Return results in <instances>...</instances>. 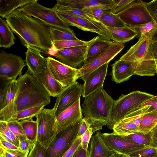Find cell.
<instances>
[{
    "label": "cell",
    "instance_id": "29",
    "mask_svg": "<svg viewBox=\"0 0 157 157\" xmlns=\"http://www.w3.org/2000/svg\"><path fill=\"white\" fill-rule=\"evenodd\" d=\"M38 1V0H0V16L2 18H6L17 9Z\"/></svg>",
    "mask_w": 157,
    "mask_h": 157
},
{
    "label": "cell",
    "instance_id": "49",
    "mask_svg": "<svg viewBox=\"0 0 157 157\" xmlns=\"http://www.w3.org/2000/svg\"><path fill=\"white\" fill-rule=\"evenodd\" d=\"M81 143V137L77 138L72 145L69 148L62 157H72Z\"/></svg>",
    "mask_w": 157,
    "mask_h": 157
},
{
    "label": "cell",
    "instance_id": "19",
    "mask_svg": "<svg viewBox=\"0 0 157 157\" xmlns=\"http://www.w3.org/2000/svg\"><path fill=\"white\" fill-rule=\"evenodd\" d=\"M25 63L28 67L27 72L33 75L44 71L47 67L46 58L43 56L41 52L29 45L26 47Z\"/></svg>",
    "mask_w": 157,
    "mask_h": 157
},
{
    "label": "cell",
    "instance_id": "18",
    "mask_svg": "<svg viewBox=\"0 0 157 157\" xmlns=\"http://www.w3.org/2000/svg\"><path fill=\"white\" fill-rule=\"evenodd\" d=\"M137 62L119 59L112 65V80L116 83L128 80L134 75Z\"/></svg>",
    "mask_w": 157,
    "mask_h": 157
},
{
    "label": "cell",
    "instance_id": "12",
    "mask_svg": "<svg viewBox=\"0 0 157 157\" xmlns=\"http://www.w3.org/2000/svg\"><path fill=\"white\" fill-rule=\"evenodd\" d=\"M99 135L109 149L116 153L128 155L132 153L146 147L113 132L102 133L99 132Z\"/></svg>",
    "mask_w": 157,
    "mask_h": 157
},
{
    "label": "cell",
    "instance_id": "58",
    "mask_svg": "<svg viewBox=\"0 0 157 157\" xmlns=\"http://www.w3.org/2000/svg\"><path fill=\"white\" fill-rule=\"evenodd\" d=\"M146 105H150V107L149 110L151 111L155 109L157 110V102L152 101H146L143 103L140 106H143Z\"/></svg>",
    "mask_w": 157,
    "mask_h": 157
},
{
    "label": "cell",
    "instance_id": "41",
    "mask_svg": "<svg viewBox=\"0 0 157 157\" xmlns=\"http://www.w3.org/2000/svg\"><path fill=\"white\" fill-rule=\"evenodd\" d=\"M29 151L10 149L0 144V157H27Z\"/></svg>",
    "mask_w": 157,
    "mask_h": 157
},
{
    "label": "cell",
    "instance_id": "38",
    "mask_svg": "<svg viewBox=\"0 0 157 157\" xmlns=\"http://www.w3.org/2000/svg\"><path fill=\"white\" fill-rule=\"evenodd\" d=\"M151 135L150 132L147 134L139 132L123 137L135 143L148 147L150 144Z\"/></svg>",
    "mask_w": 157,
    "mask_h": 157
},
{
    "label": "cell",
    "instance_id": "50",
    "mask_svg": "<svg viewBox=\"0 0 157 157\" xmlns=\"http://www.w3.org/2000/svg\"><path fill=\"white\" fill-rule=\"evenodd\" d=\"M94 17L100 21L101 16L104 13L112 11V8H90Z\"/></svg>",
    "mask_w": 157,
    "mask_h": 157
},
{
    "label": "cell",
    "instance_id": "35",
    "mask_svg": "<svg viewBox=\"0 0 157 157\" xmlns=\"http://www.w3.org/2000/svg\"><path fill=\"white\" fill-rule=\"evenodd\" d=\"M99 21L105 27L122 28L127 26L119 17L112 12L104 14Z\"/></svg>",
    "mask_w": 157,
    "mask_h": 157
},
{
    "label": "cell",
    "instance_id": "23",
    "mask_svg": "<svg viewBox=\"0 0 157 157\" xmlns=\"http://www.w3.org/2000/svg\"><path fill=\"white\" fill-rule=\"evenodd\" d=\"M56 11L60 18L69 25L75 26L83 31L96 33L102 38L107 40L105 35L98 28L86 19L58 11Z\"/></svg>",
    "mask_w": 157,
    "mask_h": 157
},
{
    "label": "cell",
    "instance_id": "37",
    "mask_svg": "<svg viewBox=\"0 0 157 157\" xmlns=\"http://www.w3.org/2000/svg\"><path fill=\"white\" fill-rule=\"evenodd\" d=\"M49 27L50 36L52 42L55 40H79L75 34L63 31L53 27Z\"/></svg>",
    "mask_w": 157,
    "mask_h": 157
},
{
    "label": "cell",
    "instance_id": "59",
    "mask_svg": "<svg viewBox=\"0 0 157 157\" xmlns=\"http://www.w3.org/2000/svg\"><path fill=\"white\" fill-rule=\"evenodd\" d=\"M146 101H152L157 102V95L155 96H154L150 99H149V100Z\"/></svg>",
    "mask_w": 157,
    "mask_h": 157
},
{
    "label": "cell",
    "instance_id": "22",
    "mask_svg": "<svg viewBox=\"0 0 157 157\" xmlns=\"http://www.w3.org/2000/svg\"><path fill=\"white\" fill-rule=\"evenodd\" d=\"M114 42L104 39L99 35L90 40L83 65L89 63L101 54Z\"/></svg>",
    "mask_w": 157,
    "mask_h": 157
},
{
    "label": "cell",
    "instance_id": "3",
    "mask_svg": "<svg viewBox=\"0 0 157 157\" xmlns=\"http://www.w3.org/2000/svg\"><path fill=\"white\" fill-rule=\"evenodd\" d=\"M114 101L103 88L85 98L82 113L93 133L104 126L110 129V117Z\"/></svg>",
    "mask_w": 157,
    "mask_h": 157
},
{
    "label": "cell",
    "instance_id": "5",
    "mask_svg": "<svg viewBox=\"0 0 157 157\" xmlns=\"http://www.w3.org/2000/svg\"><path fill=\"white\" fill-rule=\"evenodd\" d=\"M37 18L48 26L75 35L74 31L52 8L45 7L37 2L27 4L18 9Z\"/></svg>",
    "mask_w": 157,
    "mask_h": 157
},
{
    "label": "cell",
    "instance_id": "56",
    "mask_svg": "<svg viewBox=\"0 0 157 157\" xmlns=\"http://www.w3.org/2000/svg\"><path fill=\"white\" fill-rule=\"evenodd\" d=\"M72 157H88V150L84 149L81 144Z\"/></svg>",
    "mask_w": 157,
    "mask_h": 157
},
{
    "label": "cell",
    "instance_id": "32",
    "mask_svg": "<svg viewBox=\"0 0 157 157\" xmlns=\"http://www.w3.org/2000/svg\"><path fill=\"white\" fill-rule=\"evenodd\" d=\"M150 106V105L139 106L129 112L119 122L132 123L139 127L143 116L149 111Z\"/></svg>",
    "mask_w": 157,
    "mask_h": 157
},
{
    "label": "cell",
    "instance_id": "15",
    "mask_svg": "<svg viewBox=\"0 0 157 157\" xmlns=\"http://www.w3.org/2000/svg\"><path fill=\"white\" fill-rule=\"evenodd\" d=\"M82 118L80 98L56 117L57 134Z\"/></svg>",
    "mask_w": 157,
    "mask_h": 157
},
{
    "label": "cell",
    "instance_id": "31",
    "mask_svg": "<svg viewBox=\"0 0 157 157\" xmlns=\"http://www.w3.org/2000/svg\"><path fill=\"white\" fill-rule=\"evenodd\" d=\"M157 124V110L149 111L143 116L139 126L140 132L149 133Z\"/></svg>",
    "mask_w": 157,
    "mask_h": 157
},
{
    "label": "cell",
    "instance_id": "10",
    "mask_svg": "<svg viewBox=\"0 0 157 157\" xmlns=\"http://www.w3.org/2000/svg\"><path fill=\"white\" fill-rule=\"evenodd\" d=\"M124 48L123 44L114 42L104 52L78 69V79L84 82L92 72L105 63H109Z\"/></svg>",
    "mask_w": 157,
    "mask_h": 157
},
{
    "label": "cell",
    "instance_id": "54",
    "mask_svg": "<svg viewBox=\"0 0 157 157\" xmlns=\"http://www.w3.org/2000/svg\"><path fill=\"white\" fill-rule=\"evenodd\" d=\"M0 144L2 145L5 147L12 149H20L12 143L7 140L2 135L0 134Z\"/></svg>",
    "mask_w": 157,
    "mask_h": 157
},
{
    "label": "cell",
    "instance_id": "51",
    "mask_svg": "<svg viewBox=\"0 0 157 157\" xmlns=\"http://www.w3.org/2000/svg\"><path fill=\"white\" fill-rule=\"evenodd\" d=\"M35 143L26 138L20 141L19 148L23 151H30L33 147Z\"/></svg>",
    "mask_w": 157,
    "mask_h": 157
},
{
    "label": "cell",
    "instance_id": "20",
    "mask_svg": "<svg viewBox=\"0 0 157 157\" xmlns=\"http://www.w3.org/2000/svg\"><path fill=\"white\" fill-rule=\"evenodd\" d=\"M150 43V38L148 33L141 35L138 42L132 46L119 59L138 62L147 55Z\"/></svg>",
    "mask_w": 157,
    "mask_h": 157
},
{
    "label": "cell",
    "instance_id": "27",
    "mask_svg": "<svg viewBox=\"0 0 157 157\" xmlns=\"http://www.w3.org/2000/svg\"><path fill=\"white\" fill-rule=\"evenodd\" d=\"M114 42L124 44L133 39L137 33L128 26L122 28L106 27Z\"/></svg>",
    "mask_w": 157,
    "mask_h": 157
},
{
    "label": "cell",
    "instance_id": "26",
    "mask_svg": "<svg viewBox=\"0 0 157 157\" xmlns=\"http://www.w3.org/2000/svg\"><path fill=\"white\" fill-rule=\"evenodd\" d=\"M157 63L148 50L146 56L137 62L134 75L140 76H153L156 73Z\"/></svg>",
    "mask_w": 157,
    "mask_h": 157
},
{
    "label": "cell",
    "instance_id": "13",
    "mask_svg": "<svg viewBox=\"0 0 157 157\" xmlns=\"http://www.w3.org/2000/svg\"><path fill=\"white\" fill-rule=\"evenodd\" d=\"M82 85L77 81L63 89L57 97L53 108L56 116L76 101L82 95Z\"/></svg>",
    "mask_w": 157,
    "mask_h": 157
},
{
    "label": "cell",
    "instance_id": "8",
    "mask_svg": "<svg viewBox=\"0 0 157 157\" xmlns=\"http://www.w3.org/2000/svg\"><path fill=\"white\" fill-rule=\"evenodd\" d=\"M116 15L131 28L154 21L147 9L146 2L140 0H134L124 10Z\"/></svg>",
    "mask_w": 157,
    "mask_h": 157
},
{
    "label": "cell",
    "instance_id": "16",
    "mask_svg": "<svg viewBox=\"0 0 157 157\" xmlns=\"http://www.w3.org/2000/svg\"><path fill=\"white\" fill-rule=\"evenodd\" d=\"M109 63H105L87 77L82 85L83 98H85L103 88Z\"/></svg>",
    "mask_w": 157,
    "mask_h": 157
},
{
    "label": "cell",
    "instance_id": "6",
    "mask_svg": "<svg viewBox=\"0 0 157 157\" xmlns=\"http://www.w3.org/2000/svg\"><path fill=\"white\" fill-rule=\"evenodd\" d=\"M56 117L53 108L44 109L35 117L38 124L37 140L45 150L56 137Z\"/></svg>",
    "mask_w": 157,
    "mask_h": 157
},
{
    "label": "cell",
    "instance_id": "47",
    "mask_svg": "<svg viewBox=\"0 0 157 157\" xmlns=\"http://www.w3.org/2000/svg\"><path fill=\"white\" fill-rule=\"evenodd\" d=\"M147 10L154 21L157 24V0H154L146 2Z\"/></svg>",
    "mask_w": 157,
    "mask_h": 157
},
{
    "label": "cell",
    "instance_id": "14",
    "mask_svg": "<svg viewBox=\"0 0 157 157\" xmlns=\"http://www.w3.org/2000/svg\"><path fill=\"white\" fill-rule=\"evenodd\" d=\"M89 43L86 45L58 50L53 56L64 64L76 68L83 63Z\"/></svg>",
    "mask_w": 157,
    "mask_h": 157
},
{
    "label": "cell",
    "instance_id": "36",
    "mask_svg": "<svg viewBox=\"0 0 157 157\" xmlns=\"http://www.w3.org/2000/svg\"><path fill=\"white\" fill-rule=\"evenodd\" d=\"M45 106L44 105H41L23 110L13 115L9 121H19L33 118L40 113Z\"/></svg>",
    "mask_w": 157,
    "mask_h": 157
},
{
    "label": "cell",
    "instance_id": "48",
    "mask_svg": "<svg viewBox=\"0 0 157 157\" xmlns=\"http://www.w3.org/2000/svg\"><path fill=\"white\" fill-rule=\"evenodd\" d=\"M93 134L92 129L90 128L81 136V145L84 149L88 150L89 144Z\"/></svg>",
    "mask_w": 157,
    "mask_h": 157
},
{
    "label": "cell",
    "instance_id": "53",
    "mask_svg": "<svg viewBox=\"0 0 157 157\" xmlns=\"http://www.w3.org/2000/svg\"><path fill=\"white\" fill-rule=\"evenodd\" d=\"M151 140L149 147L157 148V124L151 130Z\"/></svg>",
    "mask_w": 157,
    "mask_h": 157
},
{
    "label": "cell",
    "instance_id": "45",
    "mask_svg": "<svg viewBox=\"0 0 157 157\" xmlns=\"http://www.w3.org/2000/svg\"><path fill=\"white\" fill-rule=\"evenodd\" d=\"M134 0H113V5L112 8L113 13L117 14L126 8Z\"/></svg>",
    "mask_w": 157,
    "mask_h": 157
},
{
    "label": "cell",
    "instance_id": "9",
    "mask_svg": "<svg viewBox=\"0 0 157 157\" xmlns=\"http://www.w3.org/2000/svg\"><path fill=\"white\" fill-rule=\"evenodd\" d=\"M25 61L20 56L0 51V77L3 81L16 80L22 75L26 66Z\"/></svg>",
    "mask_w": 157,
    "mask_h": 157
},
{
    "label": "cell",
    "instance_id": "55",
    "mask_svg": "<svg viewBox=\"0 0 157 157\" xmlns=\"http://www.w3.org/2000/svg\"><path fill=\"white\" fill-rule=\"evenodd\" d=\"M148 50L156 61L157 65V41L151 42Z\"/></svg>",
    "mask_w": 157,
    "mask_h": 157
},
{
    "label": "cell",
    "instance_id": "63",
    "mask_svg": "<svg viewBox=\"0 0 157 157\" xmlns=\"http://www.w3.org/2000/svg\"><path fill=\"white\" fill-rule=\"evenodd\" d=\"M27 157H28V156H27Z\"/></svg>",
    "mask_w": 157,
    "mask_h": 157
},
{
    "label": "cell",
    "instance_id": "60",
    "mask_svg": "<svg viewBox=\"0 0 157 157\" xmlns=\"http://www.w3.org/2000/svg\"><path fill=\"white\" fill-rule=\"evenodd\" d=\"M116 157H128V156L124 155H122L121 154H117V153L116 154Z\"/></svg>",
    "mask_w": 157,
    "mask_h": 157
},
{
    "label": "cell",
    "instance_id": "11",
    "mask_svg": "<svg viewBox=\"0 0 157 157\" xmlns=\"http://www.w3.org/2000/svg\"><path fill=\"white\" fill-rule=\"evenodd\" d=\"M47 68L55 78L64 88L74 83L78 79V69L74 68L48 56Z\"/></svg>",
    "mask_w": 157,
    "mask_h": 157
},
{
    "label": "cell",
    "instance_id": "46",
    "mask_svg": "<svg viewBox=\"0 0 157 157\" xmlns=\"http://www.w3.org/2000/svg\"><path fill=\"white\" fill-rule=\"evenodd\" d=\"M45 150L37 140L30 150L27 157H45Z\"/></svg>",
    "mask_w": 157,
    "mask_h": 157
},
{
    "label": "cell",
    "instance_id": "39",
    "mask_svg": "<svg viewBox=\"0 0 157 157\" xmlns=\"http://www.w3.org/2000/svg\"><path fill=\"white\" fill-rule=\"evenodd\" d=\"M0 134L10 142L19 148V139L10 129L6 121H0Z\"/></svg>",
    "mask_w": 157,
    "mask_h": 157
},
{
    "label": "cell",
    "instance_id": "24",
    "mask_svg": "<svg viewBox=\"0 0 157 157\" xmlns=\"http://www.w3.org/2000/svg\"><path fill=\"white\" fill-rule=\"evenodd\" d=\"M56 4L83 9L95 8H112L113 0H57Z\"/></svg>",
    "mask_w": 157,
    "mask_h": 157
},
{
    "label": "cell",
    "instance_id": "34",
    "mask_svg": "<svg viewBox=\"0 0 157 157\" xmlns=\"http://www.w3.org/2000/svg\"><path fill=\"white\" fill-rule=\"evenodd\" d=\"M112 129L113 133L122 136L140 132L139 127L131 122H118L114 125Z\"/></svg>",
    "mask_w": 157,
    "mask_h": 157
},
{
    "label": "cell",
    "instance_id": "44",
    "mask_svg": "<svg viewBox=\"0 0 157 157\" xmlns=\"http://www.w3.org/2000/svg\"><path fill=\"white\" fill-rule=\"evenodd\" d=\"M157 26V24L155 21H151L146 24L136 25L131 28L137 33V36L139 37L143 34L148 33L152 29Z\"/></svg>",
    "mask_w": 157,
    "mask_h": 157
},
{
    "label": "cell",
    "instance_id": "43",
    "mask_svg": "<svg viewBox=\"0 0 157 157\" xmlns=\"http://www.w3.org/2000/svg\"><path fill=\"white\" fill-rule=\"evenodd\" d=\"M157 148L151 147H146L131 153L128 157H156Z\"/></svg>",
    "mask_w": 157,
    "mask_h": 157
},
{
    "label": "cell",
    "instance_id": "33",
    "mask_svg": "<svg viewBox=\"0 0 157 157\" xmlns=\"http://www.w3.org/2000/svg\"><path fill=\"white\" fill-rule=\"evenodd\" d=\"M33 118L20 121L27 139L35 143L37 140L38 124Z\"/></svg>",
    "mask_w": 157,
    "mask_h": 157
},
{
    "label": "cell",
    "instance_id": "61",
    "mask_svg": "<svg viewBox=\"0 0 157 157\" xmlns=\"http://www.w3.org/2000/svg\"><path fill=\"white\" fill-rule=\"evenodd\" d=\"M156 157H157V148L156 155Z\"/></svg>",
    "mask_w": 157,
    "mask_h": 157
},
{
    "label": "cell",
    "instance_id": "17",
    "mask_svg": "<svg viewBox=\"0 0 157 157\" xmlns=\"http://www.w3.org/2000/svg\"><path fill=\"white\" fill-rule=\"evenodd\" d=\"M52 8L55 11L86 19L98 28L105 35L108 40H110V39H112L111 36L106 27L100 21L96 19L93 15L92 12L90 9H77L57 4Z\"/></svg>",
    "mask_w": 157,
    "mask_h": 157
},
{
    "label": "cell",
    "instance_id": "30",
    "mask_svg": "<svg viewBox=\"0 0 157 157\" xmlns=\"http://www.w3.org/2000/svg\"><path fill=\"white\" fill-rule=\"evenodd\" d=\"M13 32L6 20L0 17V47L9 48L15 44Z\"/></svg>",
    "mask_w": 157,
    "mask_h": 157
},
{
    "label": "cell",
    "instance_id": "1",
    "mask_svg": "<svg viewBox=\"0 0 157 157\" xmlns=\"http://www.w3.org/2000/svg\"><path fill=\"white\" fill-rule=\"evenodd\" d=\"M6 18L23 45L25 47L30 46L44 54L49 55L50 49L54 46L48 26L18 9Z\"/></svg>",
    "mask_w": 157,
    "mask_h": 157
},
{
    "label": "cell",
    "instance_id": "52",
    "mask_svg": "<svg viewBox=\"0 0 157 157\" xmlns=\"http://www.w3.org/2000/svg\"><path fill=\"white\" fill-rule=\"evenodd\" d=\"M90 128V124L85 117H83L78 134L77 138L81 137L86 131Z\"/></svg>",
    "mask_w": 157,
    "mask_h": 157
},
{
    "label": "cell",
    "instance_id": "21",
    "mask_svg": "<svg viewBox=\"0 0 157 157\" xmlns=\"http://www.w3.org/2000/svg\"><path fill=\"white\" fill-rule=\"evenodd\" d=\"M33 75L50 96L57 97L64 89L53 77L47 67L42 71Z\"/></svg>",
    "mask_w": 157,
    "mask_h": 157
},
{
    "label": "cell",
    "instance_id": "62",
    "mask_svg": "<svg viewBox=\"0 0 157 157\" xmlns=\"http://www.w3.org/2000/svg\"><path fill=\"white\" fill-rule=\"evenodd\" d=\"M156 74H157V70H156Z\"/></svg>",
    "mask_w": 157,
    "mask_h": 157
},
{
    "label": "cell",
    "instance_id": "42",
    "mask_svg": "<svg viewBox=\"0 0 157 157\" xmlns=\"http://www.w3.org/2000/svg\"><path fill=\"white\" fill-rule=\"evenodd\" d=\"M7 122V125L19 140L26 138L22 126L20 121L16 120L10 121Z\"/></svg>",
    "mask_w": 157,
    "mask_h": 157
},
{
    "label": "cell",
    "instance_id": "7",
    "mask_svg": "<svg viewBox=\"0 0 157 157\" xmlns=\"http://www.w3.org/2000/svg\"><path fill=\"white\" fill-rule=\"evenodd\" d=\"M82 120L57 133L55 140L45 151V157H62L77 138Z\"/></svg>",
    "mask_w": 157,
    "mask_h": 157
},
{
    "label": "cell",
    "instance_id": "57",
    "mask_svg": "<svg viewBox=\"0 0 157 157\" xmlns=\"http://www.w3.org/2000/svg\"><path fill=\"white\" fill-rule=\"evenodd\" d=\"M147 33L149 36L151 42L157 41V26L154 28Z\"/></svg>",
    "mask_w": 157,
    "mask_h": 157
},
{
    "label": "cell",
    "instance_id": "25",
    "mask_svg": "<svg viewBox=\"0 0 157 157\" xmlns=\"http://www.w3.org/2000/svg\"><path fill=\"white\" fill-rule=\"evenodd\" d=\"M99 131L92 136L88 150V157H116V153L110 150L101 138Z\"/></svg>",
    "mask_w": 157,
    "mask_h": 157
},
{
    "label": "cell",
    "instance_id": "28",
    "mask_svg": "<svg viewBox=\"0 0 157 157\" xmlns=\"http://www.w3.org/2000/svg\"><path fill=\"white\" fill-rule=\"evenodd\" d=\"M5 82L3 88L0 89V110L6 107L14 98L18 88L16 79Z\"/></svg>",
    "mask_w": 157,
    "mask_h": 157
},
{
    "label": "cell",
    "instance_id": "2",
    "mask_svg": "<svg viewBox=\"0 0 157 157\" xmlns=\"http://www.w3.org/2000/svg\"><path fill=\"white\" fill-rule=\"evenodd\" d=\"M18 90L14 98L0 110V121L7 122L21 111L50 102V96L33 76L27 71L19 76Z\"/></svg>",
    "mask_w": 157,
    "mask_h": 157
},
{
    "label": "cell",
    "instance_id": "4",
    "mask_svg": "<svg viewBox=\"0 0 157 157\" xmlns=\"http://www.w3.org/2000/svg\"><path fill=\"white\" fill-rule=\"evenodd\" d=\"M154 96L138 90L127 94H122L114 100L110 117V129L114 124L121 120L131 111Z\"/></svg>",
    "mask_w": 157,
    "mask_h": 157
},
{
    "label": "cell",
    "instance_id": "40",
    "mask_svg": "<svg viewBox=\"0 0 157 157\" xmlns=\"http://www.w3.org/2000/svg\"><path fill=\"white\" fill-rule=\"evenodd\" d=\"M54 46L58 50L87 44L89 41L79 40H55L53 42Z\"/></svg>",
    "mask_w": 157,
    "mask_h": 157
}]
</instances>
